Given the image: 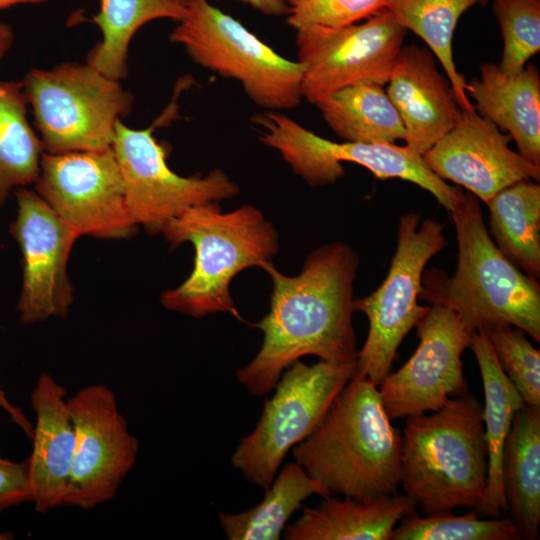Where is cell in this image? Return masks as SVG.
Returning a JSON list of instances; mask_svg holds the SVG:
<instances>
[{
  "label": "cell",
  "mask_w": 540,
  "mask_h": 540,
  "mask_svg": "<svg viewBox=\"0 0 540 540\" xmlns=\"http://www.w3.org/2000/svg\"><path fill=\"white\" fill-rule=\"evenodd\" d=\"M22 82L0 80V206L12 190L34 184L44 153L27 119Z\"/></svg>",
  "instance_id": "28"
},
{
  "label": "cell",
  "mask_w": 540,
  "mask_h": 540,
  "mask_svg": "<svg viewBox=\"0 0 540 540\" xmlns=\"http://www.w3.org/2000/svg\"><path fill=\"white\" fill-rule=\"evenodd\" d=\"M444 225L414 212L400 216L397 247L382 284L370 295L354 299L355 311L367 317L368 333L357 352L355 374L377 387L390 373L405 336L427 313L420 305L427 263L447 245Z\"/></svg>",
  "instance_id": "9"
},
{
  "label": "cell",
  "mask_w": 540,
  "mask_h": 540,
  "mask_svg": "<svg viewBox=\"0 0 540 540\" xmlns=\"http://www.w3.org/2000/svg\"><path fill=\"white\" fill-rule=\"evenodd\" d=\"M21 82L44 152L49 154L112 147L117 122L133 108L134 97L120 80L87 62L32 69Z\"/></svg>",
  "instance_id": "6"
},
{
  "label": "cell",
  "mask_w": 540,
  "mask_h": 540,
  "mask_svg": "<svg viewBox=\"0 0 540 540\" xmlns=\"http://www.w3.org/2000/svg\"><path fill=\"white\" fill-rule=\"evenodd\" d=\"M488 0H480V3L485 4Z\"/></svg>",
  "instance_id": "41"
},
{
  "label": "cell",
  "mask_w": 540,
  "mask_h": 540,
  "mask_svg": "<svg viewBox=\"0 0 540 540\" xmlns=\"http://www.w3.org/2000/svg\"><path fill=\"white\" fill-rule=\"evenodd\" d=\"M417 507L398 493L371 501L328 496L314 508L303 506L283 535L287 540H391L398 523Z\"/></svg>",
  "instance_id": "21"
},
{
  "label": "cell",
  "mask_w": 540,
  "mask_h": 540,
  "mask_svg": "<svg viewBox=\"0 0 540 540\" xmlns=\"http://www.w3.org/2000/svg\"><path fill=\"white\" fill-rule=\"evenodd\" d=\"M15 197L17 215L10 233L21 252L19 321L33 325L66 319L74 302L68 260L79 236L35 191L21 187Z\"/></svg>",
  "instance_id": "16"
},
{
  "label": "cell",
  "mask_w": 540,
  "mask_h": 540,
  "mask_svg": "<svg viewBox=\"0 0 540 540\" xmlns=\"http://www.w3.org/2000/svg\"><path fill=\"white\" fill-rule=\"evenodd\" d=\"M169 39L205 69L237 80L264 110H289L302 100V67L261 41L242 23L210 4L190 0Z\"/></svg>",
  "instance_id": "7"
},
{
  "label": "cell",
  "mask_w": 540,
  "mask_h": 540,
  "mask_svg": "<svg viewBox=\"0 0 540 540\" xmlns=\"http://www.w3.org/2000/svg\"><path fill=\"white\" fill-rule=\"evenodd\" d=\"M180 1L186 5L190 0H180Z\"/></svg>",
  "instance_id": "40"
},
{
  "label": "cell",
  "mask_w": 540,
  "mask_h": 540,
  "mask_svg": "<svg viewBox=\"0 0 540 540\" xmlns=\"http://www.w3.org/2000/svg\"><path fill=\"white\" fill-rule=\"evenodd\" d=\"M355 365L356 361L319 360L309 365L297 360L285 369L255 428L231 456L246 481L268 489L288 452L309 435L354 376Z\"/></svg>",
  "instance_id": "10"
},
{
  "label": "cell",
  "mask_w": 540,
  "mask_h": 540,
  "mask_svg": "<svg viewBox=\"0 0 540 540\" xmlns=\"http://www.w3.org/2000/svg\"><path fill=\"white\" fill-rule=\"evenodd\" d=\"M387 94L405 128L406 145L423 154L456 126L462 115L449 79L434 54L416 44L401 48L387 82Z\"/></svg>",
  "instance_id": "18"
},
{
  "label": "cell",
  "mask_w": 540,
  "mask_h": 540,
  "mask_svg": "<svg viewBox=\"0 0 540 540\" xmlns=\"http://www.w3.org/2000/svg\"><path fill=\"white\" fill-rule=\"evenodd\" d=\"M112 148L129 213L150 234L161 233L189 207L231 199L240 192L237 183L219 168L190 177L172 171L166 149L157 142L152 128L134 129L119 120Z\"/></svg>",
  "instance_id": "12"
},
{
  "label": "cell",
  "mask_w": 540,
  "mask_h": 540,
  "mask_svg": "<svg viewBox=\"0 0 540 540\" xmlns=\"http://www.w3.org/2000/svg\"><path fill=\"white\" fill-rule=\"evenodd\" d=\"M67 404L75 449L63 505L90 510L116 495L136 463L139 441L106 385H87Z\"/></svg>",
  "instance_id": "14"
},
{
  "label": "cell",
  "mask_w": 540,
  "mask_h": 540,
  "mask_svg": "<svg viewBox=\"0 0 540 540\" xmlns=\"http://www.w3.org/2000/svg\"><path fill=\"white\" fill-rule=\"evenodd\" d=\"M187 14L180 0H100L92 21L102 38L86 57V62L106 76L121 80L128 71V47L135 33L158 19L176 22Z\"/></svg>",
  "instance_id": "27"
},
{
  "label": "cell",
  "mask_w": 540,
  "mask_h": 540,
  "mask_svg": "<svg viewBox=\"0 0 540 540\" xmlns=\"http://www.w3.org/2000/svg\"><path fill=\"white\" fill-rule=\"evenodd\" d=\"M259 141L279 152L292 171L311 186L336 183L345 175L343 162L367 168L379 179L399 178L431 193L451 212L464 192L449 185L427 165L422 154L395 143L334 142L320 137L279 111L252 116Z\"/></svg>",
  "instance_id": "8"
},
{
  "label": "cell",
  "mask_w": 540,
  "mask_h": 540,
  "mask_svg": "<svg viewBox=\"0 0 540 540\" xmlns=\"http://www.w3.org/2000/svg\"><path fill=\"white\" fill-rule=\"evenodd\" d=\"M415 327L416 350L378 386L391 419L436 411L450 398L468 392L461 356L473 331L441 304H431Z\"/></svg>",
  "instance_id": "15"
},
{
  "label": "cell",
  "mask_w": 540,
  "mask_h": 540,
  "mask_svg": "<svg viewBox=\"0 0 540 540\" xmlns=\"http://www.w3.org/2000/svg\"><path fill=\"white\" fill-rule=\"evenodd\" d=\"M474 109L515 141L518 153L540 166V74L532 64L515 74L495 63L480 66V77L466 85Z\"/></svg>",
  "instance_id": "20"
},
{
  "label": "cell",
  "mask_w": 540,
  "mask_h": 540,
  "mask_svg": "<svg viewBox=\"0 0 540 540\" xmlns=\"http://www.w3.org/2000/svg\"><path fill=\"white\" fill-rule=\"evenodd\" d=\"M359 266L358 253L334 241L313 250L297 275L282 274L272 261L261 267L272 281L269 311L254 324L262 344L235 375L249 394L272 392L285 369L304 356L356 361L354 281Z\"/></svg>",
  "instance_id": "1"
},
{
  "label": "cell",
  "mask_w": 540,
  "mask_h": 540,
  "mask_svg": "<svg viewBox=\"0 0 540 540\" xmlns=\"http://www.w3.org/2000/svg\"><path fill=\"white\" fill-rule=\"evenodd\" d=\"M482 410L466 392L436 411L407 417L400 486L424 514L483 504L488 452Z\"/></svg>",
  "instance_id": "5"
},
{
  "label": "cell",
  "mask_w": 540,
  "mask_h": 540,
  "mask_svg": "<svg viewBox=\"0 0 540 540\" xmlns=\"http://www.w3.org/2000/svg\"><path fill=\"white\" fill-rule=\"evenodd\" d=\"M391 540H519L521 534L511 518L487 519L475 511L456 515L443 511L403 518Z\"/></svg>",
  "instance_id": "30"
},
{
  "label": "cell",
  "mask_w": 540,
  "mask_h": 540,
  "mask_svg": "<svg viewBox=\"0 0 540 540\" xmlns=\"http://www.w3.org/2000/svg\"><path fill=\"white\" fill-rule=\"evenodd\" d=\"M66 389L42 373L30 394L36 416L32 452L26 460L31 502L41 514L63 506L75 449V430Z\"/></svg>",
  "instance_id": "19"
},
{
  "label": "cell",
  "mask_w": 540,
  "mask_h": 540,
  "mask_svg": "<svg viewBox=\"0 0 540 540\" xmlns=\"http://www.w3.org/2000/svg\"><path fill=\"white\" fill-rule=\"evenodd\" d=\"M480 0H392L387 7L406 30L420 37L440 61L462 110H473L464 76L457 71L452 40L460 17Z\"/></svg>",
  "instance_id": "29"
},
{
  "label": "cell",
  "mask_w": 540,
  "mask_h": 540,
  "mask_svg": "<svg viewBox=\"0 0 540 540\" xmlns=\"http://www.w3.org/2000/svg\"><path fill=\"white\" fill-rule=\"evenodd\" d=\"M31 501L27 462L0 456V512Z\"/></svg>",
  "instance_id": "34"
},
{
  "label": "cell",
  "mask_w": 540,
  "mask_h": 540,
  "mask_svg": "<svg viewBox=\"0 0 540 540\" xmlns=\"http://www.w3.org/2000/svg\"><path fill=\"white\" fill-rule=\"evenodd\" d=\"M489 228L499 250L520 270L540 277V186L517 181L487 201Z\"/></svg>",
  "instance_id": "25"
},
{
  "label": "cell",
  "mask_w": 540,
  "mask_h": 540,
  "mask_svg": "<svg viewBox=\"0 0 540 540\" xmlns=\"http://www.w3.org/2000/svg\"><path fill=\"white\" fill-rule=\"evenodd\" d=\"M48 0H0V12L18 5L41 4Z\"/></svg>",
  "instance_id": "38"
},
{
  "label": "cell",
  "mask_w": 540,
  "mask_h": 540,
  "mask_svg": "<svg viewBox=\"0 0 540 540\" xmlns=\"http://www.w3.org/2000/svg\"><path fill=\"white\" fill-rule=\"evenodd\" d=\"M0 408L3 409L10 417V419L18 425L22 431L31 440L33 435V425L30 420L25 416L20 408L14 406L7 398L4 390L0 387Z\"/></svg>",
  "instance_id": "35"
},
{
  "label": "cell",
  "mask_w": 540,
  "mask_h": 540,
  "mask_svg": "<svg viewBox=\"0 0 540 540\" xmlns=\"http://www.w3.org/2000/svg\"><path fill=\"white\" fill-rule=\"evenodd\" d=\"M458 254L453 275L429 269L420 298L459 315L472 331L511 325L540 341V285L496 246L479 199L468 192L450 212Z\"/></svg>",
  "instance_id": "3"
},
{
  "label": "cell",
  "mask_w": 540,
  "mask_h": 540,
  "mask_svg": "<svg viewBox=\"0 0 540 540\" xmlns=\"http://www.w3.org/2000/svg\"><path fill=\"white\" fill-rule=\"evenodd\" d=\"M511 137L475 109L462 110L458 123L422 154L443 180L466 188L484 203L524 179H540V166L509 147Z\"/></svg>",
  "instance_id": "17"
},
{
  "label": "cell",
  "mask_w": 540,
  "mask_h": 540,
  "mask_svg": "<svg viewBox=\"0 0 540 540\" xmlns=\"http://www.w3.org/2000/svg\"><path fill=\"white\" fill-rule=\"evenodd\" d=\"M507 515L522 539L536 540L540 526V406L524 404L513 419L502 456Z\"/></svg>",
  "instance_id": "23"
},
{
  "label": "cell",
  "mask_w": 540,
  "mask_h": 540,
  "mask_svg": "<svg viewBox=\"0 0 540 540\" xmlns=\"http://www.w3.org/2000/svg\"><path fill=\"white\" fill-rule=\"evenodd\" d=\"M468 348L477 361L484 390L482 410L488 452V476L485 499L475 511L480 516L496 518L507 514L502 483V456L506 438L516 412L524 401L499 365L487 334L473 331Z\"/></svg>",
  "instance_id": "22"
},
{
  "label": "cell",
  "mask_w": 540,
  "mask_h": 540,
  "mask_svg": "<svg viewBox=\"0 0 540 540\" xmlns=\"http://www.w3.org/2000/svg\"><path fill=\"white\" fill-rule=\"evenodd\" d=\"M10 538H11L10 534L0 533V540H7Z\"/></svg>",
  "instance_id": "39"
},
{
  "label": "cell",
  "mask_w": 540,
  "mask_h": 540,
  "mask_svg": "<svg viewBox=\"0 0 540 540\" xmlns=\"http://www.w3.org/2000/svg\"><path fill=\"white\" fill-rule=\"evenodd\" d=\"M378 387L354 376L291 452L295 462L331 495L371 501L400 487L401 434Z\"/></svg>",
  "instance_id": "2"
},
{
  "label": "cell",
  "mask_w": 540,
  "mask_h": 540,
  "mask_svg": "<svg viewBox=\"0 0 540 540\" xmlns=\"http://www.w3.org/2000/svg\"><path fill=\"white\" fill-rule=\"evenodd\" d=\"M268 15L282 16L288 12L287 0H236Z\"/></svg>",
  "instance_id": "36"
},
{
  "label": "cell",
  "mask_w": 540,
  "mask_h": 540,
  "mask_svg": "<svg viewBox=\"0 0 540 540\" xmlns=\"http://www.w3.org/2000/svg\"><path fill=\"white\" fill-rule=\"evenodd\" d=\"M34 186L79 237L127 239L137 230L112 147L64 154L44 152Z\"/></svg>",
  "instance_id": "13"
},
{
  "label": "cell",
  "mask_w": 540,
  "mask_h": 540,
  "mask_svg": "<svg viewBox=\"0 0 540 540\" xmlns=\"http://www.w3.org/2000/svg\"><path fill=\"white\" fill-rule=\"evenodd\" d=\"M172 249L190 242L195 249L190 275L160 296L168 310L193 318L229 313L245 322L230 292L233 278L250 267H262L279 251L274 225L252 205L222 211L219 202L187 208L161 232Z\"/></svg>",
  "instance_id": "4"
},
{
  "label": "cell",
  "mask_w": 540,
  "mask_h": 540,
  "mask_svg": "<svg viewBox=\"0 0 540 540\" xmlns=\"http://www.w3.org/2000/svg\"><path fill=\"white\" fill-rule=\"evenodd\" d=\"M295 31L301 93L312 104L347 86L387 84L407 33L388 8L344 27Z\"/></svg>",
  "instance_id": "11"
},
{
  "label": "cell",
  "mask_w": 540,
  "mask_h": 540,
  "mask_svg": "<svg viewBox=\"0 0 540 540\" xmlns=\"http://www.w3.org/2000/svg\"><path fill=\"white\" fill-rule=\"evenodd\" d=\"M493 10L503 38L498 66L515 74L540 51V0H494Z\"/></svg>",
  "instance_id": "31"
},
{
  "label": "cell",
  "mask_w": 540,
  "mask_h": 540,
  "mask_svg": "<svg viewBox=\"0 0 540 540\" xmlns=\"http://www.w3.org/2000/svg\"><path fill=\"white\" fill-rule=\"evenodd\" d=\"M14 41V32L10 25L0 22V60L6 55Z\"/></svg>",
  "instance_id": "37"
},
{
  "label": "cell",
  "mask_w": 540,
  "mask_h": 540,
  "mask_svg": "<svg viewBox=\"0 0 540 540\" xmlns=\"http://www.w3.org/2000/svg\"><path fill=\"white\" fill-rule=\"evenodd\" d=\"M313 495L332 496L295 461L285 464L265 490L263 500L238 513H218L230 540H279L290 517Z\"/></svg>",
  "instance_id": "26"
},
{
  "label": "cell",
  "mask_w": 540,
  "mask_h": 540,
  "mask_svg": "<svg viewBox=\"0 0 540 540\" xmlns=\"http://www.w3.org/2000/svg\"><path fill=\"white\" fill-rule=\"evenodd\" d=\"M392 0H287L286 21L294 30L307 26L339 28L361 22Z\"/></svg>",
  "instance_id": "33"
},
{
  "label": "cell",
  "mask_w": 540,
  "mask_h": 540,
  "mask_svg": "<svg viewBox=\"0 0 540 540\" xmlns=\"http://www.w3.org/2000/svg\"><path fill=\"white\" fill-rule=\"evenodd\" d=\"M479 331V330H478ZM484 331L500 367L524 403L540 406V351L526 333L511 325H498Z\"/></svg>",
  "instance_id": "32"
},
{
  "label": "cell",
  "mask_w": 540,
  "mask_h": 540,
  "mask_svg": "<svg viewBox=\"0 0 540 540\" xmlns=\"http://www.w3.org/2000/svg\"><path fill=\"white\" fill-rule=\"evenodd\" d=\"M314 105L343 141L395 143L405 139L401 117L381 85L347 86L321 98Z\"/></svg>",
  "instance_id": "24"
}]
</instances>
